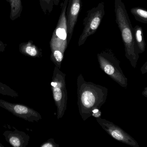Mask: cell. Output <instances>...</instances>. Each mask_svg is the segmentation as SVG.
<instances>
[{
	"instance_id": "cell-1",
	"label": "cell",
	"mask_w": 147,
	"mask_h": 147,
	"mask_svg": "<svg viewBox=\"0 0 147 147\" xmlns=\"http://www.w3.org/2000/svg\"><path fill=\"white\" fill-rule=\"evenodd\" d=\"M78 105L80 114L84 121L92 117V112L100 110L105 103L108 94L106 87L85 80L80 73L77 81Z\"/></svg>"
},
{
	"instance_id": "cell-2",
	"label": "cell",
	"mask_w": 147,
	"mask_h": 147,
	"mask_svg": "<svg viewBox=\"0 0 147 147\" xmlns=\"http://www.w3.org/2000/svg\"><path fill=\"white\" fill-rule=\"evenodd\" d=\"M116 22L121 32L125 47V56L133 68H135L139 54L135 41L134 28L129 19L125 5L122 0H115Z\"/></svg>"
},
{
	"instance_id": "cell-3",
	"label": "cell",
	"mask_w": 147,
	"mask_h": 147,
	"mask_svg": "<svg viewBox=\"0 0 147 147\" xmlns=\"http://www.w3.org/2000/svg\"><path fill=\"white\" fill-rule=\"evenodd\" d=\"M69 0L61 3V12L57 26L50 41L51 60L56 67L60 69L65 50L68 47V26L66 10Z\"/></svg>"
},
{
	"instance_id": "cell-4",
	"label": "cell",
	"mask_w": 147,
	"mask_h": 147,
	"mask_svg": "<svg viewBox=\"0 0 147 147\" xmlns=\"http://www.w3.org/2000/svg\"><path fill=\"white\" fill-rule=\"evenodd\" d=\"M100 68L107 75L123 88L127 87L128 79L120 66V61L113 52L106 49L97 54Z\"/></svg>"
},
{
	"instance_id": "cell-5",
	"label": "cell",
	"mask_w": 147,
	"mask_h": 147,
	"mask_svg": "<svg viewBox=\"0 0 147 147\" xmlns=\"http://www.w3.org/2000/svg\"><path fill=\"white\" fill-rule=\"evenodd\" d=\"M65 76L60 69L55 66L51 84L53 96L57 107L58 120L63 117L67 109L68 95Z\"/></svg>"
},
{
	"instance_id": "cell-6",
	"label": "cell",
	"mask_w": 147,
	"mask_h": 147,
	"mask_svg": "<svg viewBox=\"0 0 147 147\" xmlns=\"http://www.w3.org/2000/svg\"><path fill=\"white\" fill-rule=\"evenodd\" d=\"M105 14V4L103 2L100 3L96 7L87 11L83 21L84 28L78 42L79 46L84 44L87 38L96 32Z\"/></svg>"
},
{
	"instance_id": "cell-7",
	"label": "cell",
	"mask_w": 147,
	"mask_h": 147,
	"mask_svg": "<svg viewBox=\"0 0 147 147\" xmlns=\"http://www.w3.org/2000/svg\"><path fill=\"white\" fill-rule=\"evenodd\" d=\"M96 120L103 129L115 140L132 147H140L138 142L119 126L101 117L96 118Z\"/></svg>"
},
{
	"instance_id": "cell-8",
	"label": "cell",
	"mask_w": 147,
	"mask_h": 147,
	"mask_svg": "<svg viewBox=\"0 0 147 147\" xmlns=\"http://www.w3.org/2000/svg\"><path fill=\"white\" fill-rule=\"evenodd\" d=\"M0 107L7 110L14 115L28 121L38 122L42 119L41 115L38 112L25 105L11 103L0 99Z\"/></svg>"
},
{
	"instance_id": "cell-9",
	"label": "cell",
	"mask_w": 147,
	"mask_h": 147,
	"mask_svg": "<svg viewBox=\"0 0 147 147\" xmlns=\"http://www.w3.org/2000/svg\"><path fill=\"white\" fill-rule=\"evenodd\" d=\"M81 7V0H69L66 10L68 44L70 42L73 35Z\"/></svg>"
},
{
	"instance_id": "cell-10",
	"label": "cell",
	"mask_w": 147,
	"mask_h": 147,
	"mask_svg": "<svg viewBox=\"0 0 147 147\" xmlns=\"http://www.w3.org/2000/svg\"><path fill=\"white\" fill-rule=\"evenodd\" d=\"M19 50L22 54L30 57L39 58L42 56V50L34 45L32 41L21 43Z\"/></svg>"
},
{
	"instance_id": "cell-11",
	"label": "cell",
	"mask_w": 147,
	"mask_h": 147,
	"mask_svg": "<svg viewBox=\"0 0 147 147\" xmlns=\"http://www.w3.org/2000/svg\"><path fill=\"white\" fill-rule=\"evenodd\" d=\"M29 137L25 133H9L7 136L9 144L14 147H25L28 145Z\"/></svg>"
},
{
	"instance_id": "cell-12",
	"label": "cell",
	"mask_w": 147,
	"mask_h": 147,
	"mask_svg": "<svg viewBox=\"0 0 147 147\" xmlns=\"http://www.w3.org/2000/svg\"><path fill=\"white\" fill-rule=\"evenodd\" d=\"M134 36L136 45L139 54H142L146 50V43L142 28L136 25L134 28Z\"/></svg>"
},
{
	"instance_id": "cell-13",
	"label": "cell",
	"mask_w": 147,
	"mask_h": 147,
	"mask_svg": "<svg viewBox=\"0 0 147 147\" xmlns=\"http://www.w3.org/2000/svg\"><path fill=\"white\" fill-rule=\"evenodd\" d=\"M10 6L9 18L14 21L20 17L23 9L22 0H6Z\"/></svg>"
},
{
	"instance_id": "cell-14",
	"label": "cell",
	"mask_w": 147,
	"mask_h": 147,
	"mask_svg": "<svg viewBox=\"0 0 147 147\" xmlns=\"http://www.w3.org/2000/svg\"><path fill=\"white\" fill-rule=\"evenodd\" d=\"M130 12L134 16L136 20L140 22L147 24V10L140 7H133L130 9Z\"/></svg>"
},
{
	"instance_id": "cell-15",
	"label": "cell",
	"mask_w": 147,
	"mask_h": 147,
	"mask_svg": "<svg viewBox=\"0 0 147 147\" xmlns=\"http://www.w3.org/2000/svg\"><path fill=\"white\" fill-rule=\"evenodd\" d=\"M41 9L45 14H50L55 5L59 4L60 0H39Z\"/></svg>"
},
{
	"instance_id": "cell-16",
	"label": "cell",
	"mask_w": 147,
	"mask_h": 147,
	"mask_svg": "<svg viewBox=\"0 0 147 147\" xmlns=\"http://www.w3.org/2000/svg\"><path fill=\"white\" fill-rule=\"evenodd\" d=\"M0 93L3 95L11 96L12 97H17L18 95L8 86L0 83Z\"/></svg>"
},
{
	"instance_id": "cell-17",
	"label": "cell",
	"mask_w": 147,
	"mask_h": 147,
	"mask_svg": "<svg viewBox=\"0 0 147 147\" xmlns=\"http://www.w3.org/2000/svg\"><path fill=\"white\" fill-rule=\"evenodd\" d=\"M58 144L55 142L54 139H50L47 141L43 143L40 147H59Z\"/></svg>"
},
{
	"instance_id": "cell-18",
	"label": "cell",
	"mask_w": 147,
	"mask_h": 147,
	"mask_svg": "<svg viewBox=\"0 0 147 147\" xmlns=\"http://www.w3.org/2000/svg\"><path fill=\"white\" fill-rule=\"evenodd\" d=\"M142 74H146L147 72V61L142 66L140 69Z\"/></svg>"
},
{
	"instance_id": "cell-19",
	"label": "cell",
	"mask_w": 147,
	"mask_h": 147,
	"mask_svg": "<svg viewBox=\"0 0 147 147\" xmlns=\"http://www.w3.org/2000/svg\"><path fill=\"white\" fill-rule=\"evenodd\" d=\"M101 115H102V112L100 110H98V112H96V113H93L92 114V116L96 117V118L101 117Z\"/></svg>"
},
{
	"instance_id": "cell-20",
	"label": "cell",
	"mask_w": 147,
	"mask_h": 147,
	"mask_svg": "<svg viewBox=\"0 0 147 147\" xmlns=\"http://www.w3.org/2000/svg\"><path fill=\"white\" fill-rule=\"evenodd\" d=\"M6 46V44H4L2 41H0V52L3 51L4 49H5Z\"/></svg>"
},
{
	"instance_id": "cell-21",
	"label": "cell",
	"mask_w": 147,
	"mask_h": 147,
	"mask_svg": "<svg viewBox=\"0 0 147 147\" xmlns=\"http://www.w3.org/2000/svg\"><path fill=\"white\" fill-rule=\"evenodd\" d=\"M142 95L147 98V86L144 88V90L142 92Z\"/></svg>"
}]
</instances>
